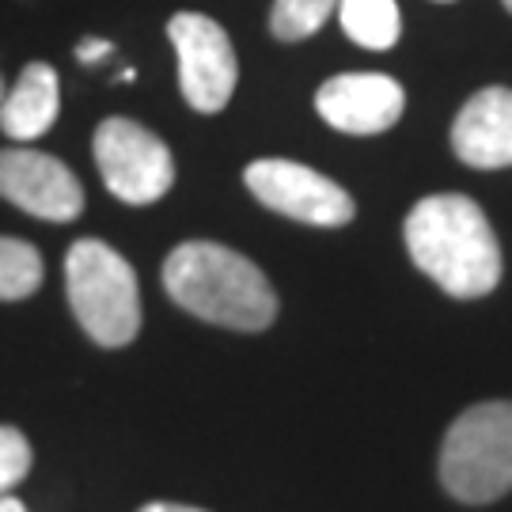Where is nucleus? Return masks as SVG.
<instances>
[{
	"label": "nucleus",
	"mask_w": 512,
	"mask_h": 512,
	"mask_svg": "<svg viewBox=\"0 0 512 512\" xmlns=\"http://www.w3.org/2000/svg\"><path fill=\"white\" fill-rule=\"evenodd\" d=\"M406 251L421 274L456 300L490 296L501 281V243L467 194H429L403 224Z\"/></svg>",
	"instance_id": "nucleus-1"
},
{
	"label": "nucleus",
	"mask_w": 512,
	"mask_h": 512,
	"mask_svg": "<svg viewBox=\"0 0 512 512\" xmlns=\"http://www.w3.org/2000/svg\"><path fill=\"white\" fill-rule=\"evenodd\" d=\"M164 289L183 311L198 315L213 327L255 334L277 319V296L266 274L251 258L209 243L190 239L179 243L164 262Z\"/></svg>",
	"instance_id": "nucleus-2"
},
{
	"label": "nucleus",
	"mask_w": 512,
	"mask_h": 512,
	"mask_svg": "<svg viewBox=\"0 0 512 512\" xmlns=\"http://www.w3.org/2000/svg\"><path fill=\"white\" fill-rule=\"evenodd\" d=\"M65 293L95 346L122 349L141 334V285L126 258L103 239H76L65 255Z\"/></svg>",
	"instance_id": "nucleus-3"
},
{
	"label": "nucleus",
	"mask_w": 512,
	"mask_h": 512,
	"mask_svg": "<svg viewBox=\"0 0 512 512\" xmlns=\"http://www.w3.org/2000/svg\"><path fill=\"white\" fill-rule=\"evenodd\" d=\"M440 482L467 505H490L512 490V403L467 406L440 448Z\"/></svg>",
	"instance_id": "nucleus-4"
},
{
	"label": "nucleus",
	"mask_w": 512,
	"mask_h": 512,
	"mask_svg": "<svg viewBox=\"0 0 512 512\" xmlns=\"http://www.w3.org/2000/svg\"><path fill=\"white\" fill-rule=\"evenodd\" d=\"M95 167L107 190L126 205H152L175 186L171 148L133 118H107L95 129Z\"/></svg>",
	"instance_id": "nucleus-5"
},
{
	"label": "nucleus",
	"mask_w": 512,
	"mask_h": 512,
	"mask_svg": "<svg viewBox=\"0 0 512 512\" xmlns=\"http://www.w3.org/2000/svg\"><path fill=\"white\" fill-rule=\"evenodd\" d=\"M167 38L179 54V88L190 110L217 114L236 95L239 61L228 31L202 12H175L167 19Z\"/></svg>",
	"instance_id": "nucleus-6"
},
{
	"label": "nucleus",
	"mask_w": 512,
	"mask_h": 512,
	"mask_svg": "<svg viewBox=\"0 0 512 512\" xmlns=\"http://www.w3.org/2000/svg\"><path fill=\"white\" fill-rule=\"evenodd\" d=\"M243 183L266 209L311 228H342L357 217L349 190L296 160H255L243 167Z\"/></svg>",
	"instance_id": "nucleus-7"
},
{
	"label": "nucleus",
	"mask_w": 512,
	"mask_h": 512,
	"mask_svg": "<svg viewBox=\"0 0 512 512\" xmlns=\"http://www.w3.org/2000/svg\"><path fill=\"white\" fill-rule=\"evenodd\" d=\"M0 198L54 224L84 213V186L73 167L35 148H0Z\"/></svg>",
	"instance_id": "nucleus-8"
},
{
	"label": "nucleus",
	"mask_w": 512,
	"mask_h": 512,
	"mask_svg": "<svg viewBox=\"0 0 512 512\" xmlns=\"http://www.w3.org/2000/svg\"><path fill=\"white\" fill-rule=\"evenodd\" d=\"M315 110L338 133L376 137L403 118L406 92L387 73H338L315 92Z\"/></svg>",
	"instance_id": "nucleus-9"
},
{
	"label": "nucleus",
	"mask_w": 512,
	"mask_h": 512,
	"mask_svg": "<svg viewBox=\"0 0 512 512\" xmlns=\"http://www.w3.org/2000/svg\"><path fill=\"white\" fill-rule=\"evenodd\" d=\"M452 152L467 167H512V88H482L452 122Z\"/></svg>",
	"instance_id": "nucleus-10"
},
{
	"label": "nucleus",
	"mask_w": 512,
	"mask_h": 512,
	"mask_svg": "<svg viewBox=\"0 0 512 512\" xmlns=\"http://www.w3.org/2000/svg\"><path fill=\"white\" fill-rule=\"evenodd\" d=\"M61 110V84L46 61H31L12 92L0 99V129L12 141H35L57 122Z\"/></svg>",
	"instance_id": "nucleus-11"
},
{
	"label": "nucleus",
	"mask_w": 512,
	"mask_h": 512,
	"mask_svg": "<svg viewBox=\"0 0 512 512\" xmlns=\"http://www.w3.org/2000/svg\"><path fill=\"white\" fill-rule=\"evenodd\" d=\"M338 23L357 46L391 50L403 35V16L395 0H338Z\"/></svg>",
	"instance_id": "nucleus-12"
},
{
	"label": "nucleus",
	"mask_w": 512,
	"mask_h": 512,
	"mask_svg": "<svg viewBox=\"0 0 512 512\" xmlns=\"http://www.w3.org/2000/svg\"><path fill=\"white\" fill-rule=\"evenodd\" d=\"M42 255L35 243L0 236V300H27L42 285Z\"/></svg>",
	"instance_id": "nucleus-13"
},
{
	"label": "nucleus",
	"mask_w": 512,
	"mask_h": 512,
	"mask_svg": "<svg viewBox=\"0 0 512 512\" xmlns=\"http://www.w3.org/2000/svg\"><path fill=\"white\" fill-rule=\"evenodd\" d=\"M334 12H338V0H274V8H270V35L277 42H304Z\"/></svg>",
	"instance_id": "nucleus-14"
},
{
	"label": "nucleus",
	"mask_w": 512,
	"mask_h": 512,
	"mask_svg": "<svg viewBox=\"0 0 512 512\" xmlns=\"http://www.w3.org/2000/svg\"><path fill=\"white\" fill-rule=\"evenodd\" d=\"M27 471H31V444H27V437L12 425H0V497L12 494L27 478Z\"/></svg>",
	"instance_id": "nucleus-15"
},
{
	"label": "nucleus",
	"mask_w": 512,
	"mask_h": 512,
	"mask_svg": "<svg viewBox=\"0 0 512 512\" xmlns=\"http://www.w3.org/2000/svg\"><path fill=\"white\" fill-rule=\"evenodd\" d=\"M110 50H114V46H110L107 38H84V42L76 46V61H80V65H99V61L110 57Z\"/></svg>",
	"instance_id": "nucleus-16"
},
{
	"label": "nucleus",
	"mask_w": 512,
	"mask_h": 512,
	"mask_svg": "<svg viewBox=\"0 0 512 512\" xmlns=\"http://www.w3.org/2000/svg\"><path fill=\"white\" fill-rule=\"evenodd\" d=\"M141 512H205V509H194V505H175V501H148Z\"/></svg>",
	"instance_id": "nucleus-17"
},
{
	"label": "nucleus",
	"mask_w": 512,
	"mask_h": 512,
	"mask_svg": "<svg viewBox=\"0 0 512 512\" xmlns=\"http://www.w3.org/2000/svg\"><path fill=\"white\" fill-rule=\"evenodd\" d=\"M0 512H27V505H23V501H16L12 494H4V497H0Z\"/></svg>",
	"instance_id": "nucleus-18"
},
{
	"label": "nucleus",
	"mask_w": 512,
	"mask_h": 512,
	"mask_svg": "<svg viewBox=\"0 0 512 512\" xmlns=\"http://www.w3.org/2000/svg\"><path fill=\"white\" fill-rule=\"evenodd\" d=\"M501 4H505V8H509V12H512V0H501Z\"/></svg>",
	"instance_id": "nucleus-19"
},
{
	"label": "nucleus",
	"mask_w": 512,
	"mask_h": 512,
	"mask_svg": "<svg viewBox=\"0 0 512 512\" xmlns=\"http://www.w3.org/2000/svg\"><path fill=\"white\" fill-rule=\"evenodd\" d=\"M440 4H448V0H440Z\"/></svg>",
	"instance_id": "nucleus-20"
}]
</instances>
